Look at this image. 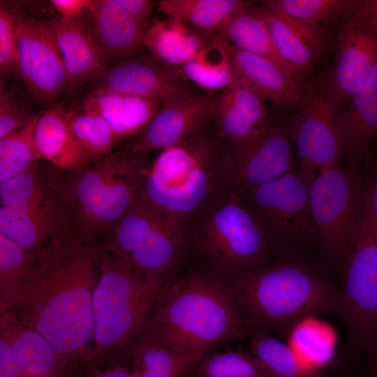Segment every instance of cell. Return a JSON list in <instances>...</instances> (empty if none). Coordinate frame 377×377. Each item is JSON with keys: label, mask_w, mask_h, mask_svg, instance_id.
Returning <instances> with one entry per match:
<instances>
[{"label": "cell", "mask_w": 377, "mask_h": 377, "mask_svg": "<svg viewBox=\"0 0 377 377\" xmlns=\"http://www.w3.org/2000/svg\"><path fill=\"white\" fill-rule=\"evenodd\" d=\"M341 289L348 350L370 354L377 348V223L369 188L361 228L343 269Z\"/></svg>", "instance_id": "8fae6325"}, {"label": "cell", "mask_w": 377, "mask_h": 377, "mask_svg": "<svg viewBox=\"0 0 377 377\" xmlns=\"http://www.w3.org/2000/svg\"><path fill=\"white\" fill-rule=\"evenodd\" d=\"M214 32L232 45L271 61L298 84H303L277 51L265 22L252 7L239 10Z\"/></svg>", "instance_id": "4316f807"}, {"label": "cell", "mask_w": 377, "mask_h": 377, "mask_svg": "<svg viewBox=\"0 0 377 377\" xmlns=\"http://www.w3.org/2000/svg\"><path fill=\"white\" fill-rule=\"evenodd\" d=\"M202 36L212 38L224 47L230 57L235 77L265 100L284 108H300L305 94L301 86L275 64L232 45L214 31L202 33Z\"/></svg>", "instance_id": "ffe728a7"}, {"label": "cell", "mask_w": 377, "mask_h": 377, "mask_svg": "<svg viewBox=\"0 0 377 377\" xmlns=\"http://www.w3.org/2000/svg\"><path fill=\"white\" fill-rule=\"evenodd\" d=\"M101 251L75 237H53L36 270L7 311L39 332L55 351L65 377L82 376L95 360L93 295Z\"/></svg>", "instance_id": "6da1fadb"}, {"label": "cell", "mask_w": 377, "mask_h": 377, "mask_svg": "<svg viewBox=\"0 0 377 377\" xmlns=\"http://www.w3.org/2000/svg\"><path fill=\"white\" fill-rule=\"evenodd\" d=\"M288 124L272 120L241 154L235 158L232 191L242 198L250 190L297 170Z\"/></svg>", "instance_id": "9a60e30c"}, {"label": "cell", "mask_w": 377, "mask_h": 377, "mask_svg": "<svg viewBox=\"0 0 377 377\" xmlns=\"http://www.w3.org/2000/svg\"><path fill=\"white\" fill-rule=\"evenodd\" d=\"M353 18L377 32V0L367 1L362 10Z\"/></svg>", "instance_id": "ee69618b"}, {"label": "cell", "mask_w": 377, "mask_h": 377, "mask_svg": "<svg viewBox=\"0 0 377 377\" xmlns=\"http://www.w3.org/2000/svg\"><path fill=\"white\" fill-rule=\"evenodd\" d=\"M0 377H65L59 358L37 331L1 313Z\"/></svg>", "instance_id": "e0dca14e"}, {"label": "cell", "mask_w": 377, "mask_h": 377, "mask_svg": "<svg viewBox=\"0 0 377 377\" xmlns=\"http://www.w3.org/2000/svg\"><path fill=\"white\" fill-rule=\"evenodd\" d=\"M252 8L265 22L281 57L302 81V76L311 71L320 56L278 14L263 6Z\"/></svg>", "instance_id": "1f68e13d"}, {"label": "cell", "mask_w": 377, "mask_h": 377, "mask_svg": "<svg viewBox=\"0 0 377 377\" xmlns=\"http://www.w3.org/2000/svg\"><path fill=\"white\" fill-rule=\"evenodd\" d=\"M249 351L274 377H323L318 370L305 365L290 347L265 330L253 328Z\"/></svg>", "instance_id": "e575fe53"}, {"label": "cell", "mask_w": 377, "mask_h": 377, "mask_svg": "<svg viewBox=\"0 0 377 377\" xmlns=\"http://www.w3.org/2000/svg\"><path fill=\"white\" fill-rule=\"evenodd\" d=\"M108 364L103 369L102 366L91 363L84 369L82 377H133L126 364L121 362Z\"/></svg>", "instance_id": "b9f144b4"}, {"label": "cell", "mask_w": 377, "mask_h": 377, "mask_svg": "<svg viewBox=\"0 0 377 377\" xmlns=\"http://www.w3.org/2000/svg\"><path fill=\"white\" fill-rule=\"evenodd\" d=\"M275 253L242 199L230 191L189 219L187 265L228 279L272 261Z\"/></svg>", "instance_id": "8992f818"}, {"label": "cell", "mask_w": 377, "mask_h": 377, "mask_svg": "<svg viewBox=\"0 0 377 377\" xmlns=\"http://www.w3.org/2000/svg\"><path fill=\"white\" fill-rule=\"evenodd\" d=\"M96 89L126 94L158 102L191 95L188 87L170 68L154 60L131 57L109 67Z\"/></svg>", "instance_id": "d6986e66"}, {"label": "cell", "mask_w": 377, "mask_h": 377, "mask_svg": "<svg viewBox=\"0 0 377 377\" xmlns=\"http://www.w3.org/2000/svg\"><path fill=\"white\" fill-rule=\"evenodd\" d=\"M188 266L163 288L140 340L198 353L250 335L226 281Z\"/></svg>", "instance_id": "7a4b0ae2"}, {"label": "cell", "mask_w": 377, "mask_h": 377, "mask_svg": "<svg viewBox=\"0 0 377 377\" xmlns=\"http://www.w3.org/2000/svg\"><path fill=\"white\" fill-rule=\"evenodd\" d=\"M49 23L64 59L69 87L98 81L109 68L110 59L92 32L77 19L61 16Z\"/></svg>", "instance_id": "44dd1931"}, {"label": "cell", "mask_w": 377, "mask_h": 377, "mask_svg": "<svg viewBox=\"0 0 377 377\" xmlns=\"http://www.w3.org/2000/svg\"><path fill=\"white\" fill-rule=\"evenodd\" d=\"M312 181L295 170L241 198L279 258L306 260L316 243L310 203Z\"/></svg>", "instance_id": "30bf717a"}, {"label": "cell", "mask_w": 377, "mask_h": 377, "mask_svg": "<svg viewBox=\"0 0 377 377\" xmlns=\"http://www.w3.org/2000/svg\"><path fill=\"white\" fill-rule=\"evenodd\" d=\"M337 127L348 163L357 164L367 156L377 140V64L346 109L338 112Z\"/></svg>", "instance_id": "7402d4cb"}, {"label": "cell", "mask_w": 377, "mask_h": 377, "mask_svg": "<svg viewBox=\"0 0 377 377\" xmlns=\"http://www.w3.org/2000/svg\"><path fill=\"white\" fill-rule=\"evenodd\" d=\"M213 119L216 133L229 142L235 158L255 141L271 121L265 100L236 77L216 96Z\"/></svg>", "instance_id": "ac0fdd59"}, {"label": "cell", "mask_w": 377, "mask_h": 377, "mask_svg": "<svg viewBox=\"0 0 377 377\" xmlns=\"http://www.w3.org/2000/svg\"><path fill=\"white\" fill-rule=\"evenodd\" d=\"M369 200L371 213L377 223V158L374 163L372 175L369 176Z\"/></svg>", "instance_id": "f6af8a7d"}, {"label": "cell", "mask_w": 377, "mask_h": 377, "mask_svg": "<svg viewBox=\"0 0 377 377\" xmlns=\"http://www.w3.org/2000/svg\"><path fill=\"white\" fill-rule=\"evenodd\" d=\"M66 117L73 134L89 160L101 159L111 153L119 138L110 124L99 113L82 108L81 110Z\"/></svg>", "instance_id": "8d00e7d4"}, {"label": "cell", "mask_w": 377, "mask_h": 377, "mask_svg": "<svg viewBox=\"0 0 377 377\" xmlns=\"http://www.w3.org/2000/svg\"><path fill=\"white\" fill-rule=\"evenodd\" d=\"M39 251L27 250L0 233V313L7 311L36 269Z\"/></svg>", "instance_id": "4dcf8cb0"}, {"label": "cell", "mask_w": 377, "mask_h": 377, "mask_svg": "<svg viewBox=\"0 0 377 377\" xmlns=\"http://www.w3.org/2000/svg\"><path fill=\"white\" fill-rule=\"evenodd\" d=\"M192 372L195 377H274L256 356L243 350L207 353Z\"/></svg>", "instance_id": "74e56055"}, {"label": "cell", "mask_w": 377, "mask_h": 377, "mask_svg": "<svg viewBox=\"0 0 377 377\" xmlns=\"http://www.w3.org/2000/svg\"><path fill=\"white\" fill-rule=\"evenodd\" d=\"M377 64V32L352 18L340 29L336 57L323 91L340 110Z\"/></svg>", "instance_id": "5bb4252c"}, {"label": "cell", "mask_w": 377, "mask_h": 377, "mask_svg": "<svg viewBox=\"0 0 377 377\" xmlns=\"http://www.w3.org/2000/svg\"><path fill=\"white\" fill-rule=\"evenodd\" d=\"M92 34L109 59L134 57L144 47L145 31L116 0H92Z\"/></svg>", "instance_id": "603a6c76"}, {"label": "cell", "mask_w": 377, "mask_h": 377, "mask_svg": "<svg viewBox=\"0 0 377 377\" xmlns=\"http://www.w3.org/2000/svg\"><path fill=\"white\" fill-rule=\"evenodd\" d=\"M0 233L24 249L38 252L46 239L71 237L57 205L14 207L1 205Z\"/></svg>", "instance_id": "cb8c5ba5"}, {"label": "cell", "mask_w": 377, "mask_h": 377, "mask_svg": "<svg viewBox=\"0 0 377 377\" xmlns=\"http://www.w3.org/2000/svg\"><path fill=\"white\" fill-rule=\"evenodd\" d=\"M30 377H52L49 376H30Z\"/></svg>", "instance_id": "7dc6e473"}, {"label": "cell", "mask_w": 377, "mask_h": 377, "mask_svg": "<svg viewBox=\"0 0 377 377\" xmlns=\"http://www.w3.org/2000/svg\"><path fill=\"white\" fill-rule=\"evenodd\" d=\"M202 129L161 150L141 182L140 192L149 201L186 219L232 191L235 175L232 147Z\"/></svg>", "instance_id": "277c9868"}, {"label": "cell", "mask_w": 377, "mask_h": 377, "mask_svg": "<svg viewBox=\"0 0 377 377\" xmlns=\"http://www.w3.org/2000/svg\"><path fill=\"white\" fill-rule=\"evenodd\" d=\"M41 112L19 130L0 138V184L14 178L43 159L34 140Z\"/></svg>", "instance_id": "d590c367"}, {"label": "cell", "mask_w": 377, "mask_h": 377, "mask_svg": "<svg viewBox=\"0 0 377 377\" xmlns=\"http://www.w3.org/2000/svg\"><path fill=\"white\" fill-rule=\"evenodd\" d=\"M249 4L242 0H162L158 10L169 19L192 24L205 33L216 31L228 18Z\"/></svg>", "instance_id": "f546056e"}, {"label": "cell", "mask_w": 377, "mask_h": 377, "mask_svg": "<svg viewBox=\"0 0 377 377\" xmlns=\"http://www.w3.org/2000/svg\"><path fill=\"white\" fill-rule=\"evenodd\" d=\"M34 140L42 158L59 171L75 172L89 164V157L59 110L41 112L35 126Z\"/></svg>", "instance_id": "484cf974"}, {"label": "cell", "mask_w": 377, "mask_h": 377, "mask_svg": "<svg viewBox=\"0 0 377 377\" xmlns=\"http://www.w3.org/2000/svg\"><path fill=\"white\" fill-rule=\"evenodd\" d=\"M161 103L126 94L96 89L82 108L99 113L119 139L142 131L161 108Z\"/></svg>", "instance_id": "d4e9b609"}, {"label": "cell", "mask_w": 377, "mask_h": 377, "mask_svg": "<svg viewBox=\"0 0 377 377\" xmlns=\"http://www.w3.org/2000/svg\"><path fill=\"white\" fill-rule=\"evenodd\" d=\"M141 156L110 154L79 171L58 174V200L72 236L96 246L108 235L140 192Z\"/></svg>", "instance_id": "5b68a950"}, {"label": "cell", "mask_w": 377, "mask_h": 377, "mask_svg": "<svg viewBox=\"0 0 377 377\" xmlns=\"http://www.w3.org/2000/svg\"><path fill=\"white\" fill-rule=\"evenodd\" d=\"M54 8L61 17L68 19H77L83 12L89 10L92 0H52Z\"/></svg>", "instance_id": "7bdbcfd3"}, {"label": "cell", "mask_w": 377, "mask_h": 377, "mask_svg": "<svg viewBox=\"0 0 377 377\" xmlns=\"http://www.w3.org/2000/svg\"><path fill=\"white\" fill-rule=\"evenodd\" d=\"M203 38L182 22L168 18L149 26L143 43L160 65L181 68L208 44Z\"/></svg>", "instance_id": "83f0119b"}, {"label": "cell", "mask_w": 377, "mask_h": 377, "mask_svg": "<svg viewBox=\"0 0 377 377\" xmlns=\"http://www.w3.org/2000/svg\"><path fill=\"white\" fill-rule=\"evenodd\" d=\"M339 110L324 91H311L304 94L298 111L288 124L298 171L311 180L338 165L343 154L337 127Z\"/></svg>", "instance_id": "7c38bea8"}, {"label": "cell", "mask_w": 377, "mask_h": 377, "mask_svg": "<svg viewBox=\"0 0 377 377\" xmlns=\"http://www.w3.org/2000/svg\"><path fill=\"white\" fill-rule=\"evenodd\" d=\"M15 40L20 75L29 94L42 104L55 101L69 82L51 25L37 19L19 17Z\"/></svg>", "instance_id": "4fadbf2b"}, {"label": "cell", "mask_w": 377, "mask_h": 377, "mask_svg": "<svg viewBox=\"0 0 377 377\" xmlns=\"http://www.w3.org/2000/svg\"><path fill=\"white\" fill-rule=\"evenodd\" d=\"M133 20L146 31L151 15L154 2L151 0H116Z\"/></svg>", "instance_id": "60d3db41"}, {"label": "cell", "mask_w": 377, "mask_h": 377, "mask_svg": "<svg viewBox=\"0 0 377 377\" xmlns=\"http://www.w3.org/2000/svg\"><path fill=\"white\" fill-rule=\"evenodd\" d=\"M370 355L371 357V377H377V348Z\"/></svg>", "instance_id": "bcb514c9"}, {"label": "cell", "mask_w": 377, "mask_h": 377, "mask_svg": "<svg viewBox=\"0 0 377 377\" xmlns=\"http://www.w3.org/2000/svg\"><path fill=\"white\" fill-rule=\"evenodd\" d=\"M205 38L210 43L181 67L182 74L200 87L223 90L235 80L230 57L218 40Z\"/></svg>", "instance_id": "d6a6232c"}, {"label": "cell", "mask_w": 377, "mask_h": 377, "mask_svg": "<svg viewBox=\"0 0 377 377\" xmlns=\"http://www.w3.org/2000/svg\"><path fill=\"white\" fill-rule=\"evenodd\" d=\"M188 223L152 204L140 190L98 245L121 258L142 280L164 288L187 265Z\"/></svg>", "instance_id": "ba28073f"}, {"label": "cell", "mask_w": 377, "mask_h": 377, "mask_svg": "<svg viewBox=\"0 0 377 377\" xmlns=\"http://www.w3.org/2000/svg\"><path fill=\"white\" fill-rule=\"evenodd\" d=\"M362 0H267L263 7L277 13L325 27L346 18L352 19L365 5Z\"/></svg>", "instance_id": "836d02e7"}, {"label": "cell", "mask_w": 377, "mask_h": 377, "mask_svg": "<svg viewBox=\"0 0 377 377\" xmlns=\"http://www.w3.org/2000/svg\"><path fill=\"white\" fill-rule=\"evenodd\" d=\"M225 280L252 329L286 337L307 318L326 313L343 317L341 289L321 267L307 260L277 258Z\"/></svg>", "instance_id": "3957f363"}, {"label": "cell", "mask_w": 377, "mask_h": 377, "mask_svg": "<svg viewBox=\"0 0 377 377\" xmlns=\"http://www.w3.org/2000/svg\"><path fill=\"white\" fill-rule=\"evenodd\" d=\"M216 98L191 94L163 103L130 151L142 155L182 142L213 119Z\"/></svg>", "instance_id": "2e32d148"}, {"label": "cell", "mask_w": 377, "mask_h": 377, "mask_svg": "<svg viewBox=\"0 0 377 377\" xmlns=\"http://www.w3.org/2000/svg\"><path fill=\"white\" fill-rule=\"evenodd\" d=\"M19 17L4 3L0 4V72L1 77L20 75L15 29Z\"/></svg>", "instance_id": "f35d334b"}, {"label": "cell", "mask_w": 377, "mask_h": 377, "mask_svg": "<svg viewBox=\"0 0 377 377\" xmlns=\"http://www.w3.org/2000/svg\"><path fill=\"white\" fill-rule=\"evenodd\" d=\"M32 117L29 114L14 88H1L0 138L23 127Z\"/></svg>", "instance_id": "ab89813d"}, {"label": "cell", "mask_w": 377, "mask_h": 377, "mask_svg": "<svg viewBox=\"0 0 377 377\" xmlns=\"http://www.w3.org/2000/svg\"><path fill=\"white\" fill-rule=\"evenodd\" d=\"M99 248L101 265L93 295V363L103 366L125 361L144 335L163 288L142 280L121 258Z\"/></svg>", "instance_id": "52a82bcc"}, {"label": "cell", "mask_w": 377, "mask_h": 377, "mask_svg": "<svg viewBox=\"0 0 377 377\" xmlns=\"http://www.w3.org/2000/svg\"><path fill=\"white\" fill-rule=\"evenodd\" d=\"M369 177L356 164L337 165L320 174L310 186V203L316 244L328 264L342 269L364 215Z\"/></svg>", "instance_id": "9c48e42d"}, {"label": "cell", "mask_w": 377, "mask_h": 377, "mask_svg": "<svg viewBox=\"0 0 377 377\" xmlns=\"http://www.w3.org/2000/svg\"><path fill=\"white\" fill-rule=\"evenodd\" d=\"M209 352L179 353L140 340L124 364L133 377H187Z\"/></svg>", "instance_id": "f1b7e54d"}]
</instances>
